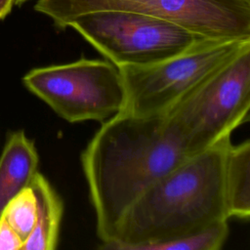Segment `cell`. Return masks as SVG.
I'll return each instance as SVG.
<instances>
[{
  "instance_id": "7",
  "label": "cell",
  "mask_w": 250,
  "mask_h": 250,
  "mask_svg": "<svg viewBox=\"0 0 250 250\" xmlns=\"http://www.w3.org/2000/svg\"><path fill=\"white\" fill-rule=\"evenodd\" d=\"M34 9L60 28L81 14L115 10L163 19L205 38H250V0H38Z\"/></svg>"
},
{
  "instance_id": "8",
  "label": "cell",
  "mask_w": 250,
  "mask_h": 250,
  "mask_svg": "<svg viewBox=\"0 0 250 250\" xmlns=\"http://www.w3.org/2000/svg\"><path fill=\"white\" fill-rule=\"evenodd\" d=\"M39 156L34 143L22 130L10 133L0 156V217L8 202L29 187L38 171Z\"/></svg>"
},
{
  "instance_id": "12",
  "label": "cell",
  "mask_w": 250,
  "mask_h": 250,
  "mask_svg": "<svg viewBox=\"0 0 250 250\" xmlns=\"http://www.w3.org/2000/svg\"><path fill=\"white\" fill-rule=\"evenodd\" d=\"M36 215V198L30 187H27L8 202L1 217L24 242L35 227Z\"/></svg>"
},
{
  "instance_id": "4",
  "label": "cell",
  "mask_w": 250,
  "mask_h": 250,
  "mask_svg": "<svg viewBox=\"0 0 250 250\" xmlns=\"http://www.w3.org/2000/svg\"><path fill=\"white\" fill-rule=\"evenodd\" d=\"M248 48L250 38H202L158 62L120 66L126 96L122 111L138 116L163 114L188 92Z\"/></svg>"
},
{
  "instance_id": "6",
  "label": "cell",
  "mask_w": 250,
  "mask_h": 250,
  "mask_svg": "<svg viewBox=\"0 0 250 250\" xmlns=\"http://www.w3.org/2000/svg\"><path fill=\"white\" fill-rule=\"evenodd\" d=\"M67 27L118 67L158 62L205 38L172 21L129 11L81 14L72 19Z\"/></svg>"
},
{
  "instance_id": "15",
  "label": "cell",
  "mask_w": 250,
  "mask_h": 250,
  "mask_svg": "<svg viewBox=\"0 0 250 250\" xmlns=\"http://www.w3.org/2000/svg\"><path fill=\"white\" fill-rule=\"evenodd\" d=\"M26 1H29V0H15V5H21Z\"/></svg>"
},
{
  "instance_id": "10",
  "label": "cell",
  "mask_w": 250,
  "mask_h": 250,
  "mask_svg": "<svg viewBox=\"0 0 250 250\" xmlns=\"http://www.w3.org/2000/svg\"><path fill=\"white\" fill-rule=\"evenodd\" d=\"M225 203L229 219L250 216V142L228 148L225 162Z\"/></svg>"
},
{
  "instance_id": "13",
  "label": "cell",
  "mask_w": 250,
  "mask_h": 250,
  "mask_svg": "<svg viewBox=\"0 0 250 250\" xmlns=\"http://www.w3.org/2000/svg\"><path fill=\"white\" fill-rule=\"evenodd\" d=\"M22 244V239L6 220L0 217V250H21Z\"/></svg>"
},
{
  "instance_id": "14",
  "label": "cell",
  "mask_w": 250,
  "mask_h": 250,
  "mask_svg": "<svg viewBox=\"0 0 250 250\" xmlns=\"http://www.w3.org/2000/svg\"><path fill=\"white\" fill-rule=\"evenodd\" d=\"M15 6V0H0V21L5 19Z\"/></svg>"
},
{
  "instance_id": "9",
  "label": "cell",
  "mask_w": 250,
  "mask_h": 250,
  "mask_svg": "<svg viewBox=\"0 0 250 250\" xmlns=\"http://www.w3.org/2000/svg\"><path fill=\"white\" fill-rule=\"evenodd\" d=\"M37 205L36 223L21 250H54L58 246L63 204L49 181L38 171L30 185Z\"/></svg>"
},
{
  "instance_id": "1",
  "label": "cell",
  "mask_w": 250,
  "mask_h": 250,
  "mask_svg": "<svg viewBox=\"0 0 250 250\" xmlns=\"http://www.w3.org/2000/svg\"><path fill=\"white\" fill-rule=\"evenodd\" d=\"M189 156L163 114L122 111L103 122L80 156L102 246L141 194Z\"/></svg>"
},
{
  "instance_id": "2",
  "label": "cell",
  "mask_w": 250,
  "mask_h": 250,
  "mask_svg": "<svg viewBox=\"0 0 250 250\" xmlns=\"http://www.w3.org/2000/svg\"><path fill=\"white\" fill-rule=\"evenodd\" d=\"M230 144V136L223 138L152 184L124 214L113 240L101 248L141 250L229 221L224 178Z\"/></svg>"
},
{
  "instance_id": "3",
  "label": "cell",
  "mask_w": 250,
  "mask_h": 250,
  "mask_svg": "<svg viewBox=\"0 0 250 250\" xmlns=\"http://www.w3.org/2000/svg\"><path fill=\"white\" fill-rule=\"evenodd\" d=\"M250 48L196 85L164 113L190 155L249 120Z\"/></svg>"
},
{
  "instance_id": "5",
  "label": "cell",
  "mask_w": 250,
  "mask_h": 250,
  "mask_svg": "<svg viewBox=\"0 0 250 250\" xmlns=\"http://www.w3.org/2000/svg\"><path fill=\"white\" fill-rule=\"evenodd\" d=\"M22 83L69 123L104 122L125 105L120 69L107 60L81 58L34 67L24 74Z\"/></svg>"
},
{
  "instance_id": "11",
  "label": "cell",
  "mask_w": 250,
  "mask_h": 250,
  "mask_svg": "<svg viewBox=\"0 0 250 250\" xmlns=\"http://www.w3.org/2000/svg\"><path fill=\"white\" fill-rule=\"evenodd\" d=\"M229 233V228L226 220L193 234L148 244L141 250H219L224 246Z\"/></svg>"
}]
</instances>
